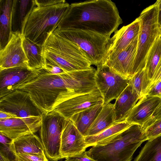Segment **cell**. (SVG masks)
Returning a JSON list of instances; mask_svg holds the SVG:
<instances>
[{"label":"cell","mask_w":161,"mask_h":161,"mask_svg":"<svg viewBox=\"0 0 161 161\" xmlns=\"http://www.w3.org/2000/svg\"><path fill=\"white\" fill-rule=\"evenodd\" d=\"M132 125L124 120L115 123L97 134L85 136L87 147L94 146L100 142L109 139Z\"/></svg>","instance_id":"25"},{"label":"cell","mask_w":161,"mask_h":161,"mask_svg":"<svg viewBox=\"0 0 161 161\" xmlns=\"http://www.w3.org/2000/svg\"><path fill=\"white\" fill-rule=\"evenodd\" d=\"M160 80H161V57L156 67L151 85L154 83Z\"/></svg>","instance_id":"38"},{"label":"cell","mask_w":161,"mask_h":161,"mask_svg":"<svg viewBox=\"0 0 161 161\" xmlns=\"http://www.w3.org/2000/svg\"><path fill=\"white\" fill-rule=\"evenodd\" d=\"M161 57V34L156 38L148 53L145 69L151 82Z\"/></svg>","instance_id":"27"},{"label":"cell","mask_w":161,"mask_h":161,"mask_svg":"<svg viewBox=\"0 0 161 161\" xmlns=\"http://www.w3.org/2000/svg\"><path fill=\"white\" fill-rule=\"evenodd\" d=\"M15 155L17 161H48L45 154H18Z\"/></svg>","instance_id":"31"},{"label":"cell","mask_w":161,"mask_h":161,"mask_svg":"<svg viewBox=\"0 0 161 161\" xmlns=\"http://www.w3.org/2000/svg\"><path fill=\"white\" fill-rule=\"evenodd\" d=\"M87 147L85 136L70 119H66L61 137L60 153L62 159L80 154L85 152Z\"/></svg>","instance_id":"14"},{"label":"cell","mask_w":161,"mask_h":161,"mask_svg":"<svg viewBox=\"0 0 161 161\" xmlns=\"http://www.w3.org/2000/svg\"><path fill=\"white\" fill-rule=\"evenodd\" d=\"M42 116L0 119V133L12 140L34 134L39 130Z\"/></svg>","instance_id":"12"},{"label":"cell","mask_w":161,"mask_h":161,"mask_svg":"<svg viewBox=\"0 0 161 161\" xmlns=\"http://www.w3.org/2000/svg\"><path fill=\"white\" fill-rule=\"evenodd\" d=\"M122 23L114 3L92 0L70 4L56 29L88 31L110 37Z\"/></svg>","instance_id":"2"},{"label":"cell","mask_w":161,"mask_h":161,"mask_svg":"<svg viewBox=\"0 0 161 161\" xmlns=\"http://www.w3.org/2000/svg\"><path fill=\"white\" fill-rule=\"evenodd\" d=\"M146 95L161 97V80L152 84L149 88Z\"/></svg>","instance_id":"33"},{"label":"cell","mask_w":161,"mask_h":161,"mask_svg":"<svg viewBox=\"0 0 161 161\" xmlns=\"http://www.w3.org/2000/svg\"><path fill=\"white\" fill-rule=\"evenodd\" d=\"M161 119V101L153 112L151 118L142 127V130L156 120Z\"/></svg>","instance_id":"34"},{"label":"cell","mask_w":161,"mask_h":161,"mask_svg":"<svg viewBox=\"0 0 161 161\" xmlns=\"http://www.w3.org/2000/svg\"><path fill=\"white\" fill-rule=\"evenodd\" d=\"M113 106L114 104L110 103L103 106L86 136L97 134L116 123Z\"/></svg>","instance_id":"23"},{"label":"cell","mask_w":161,"mask_h":161,"mask_svg":"<svg viewBox=\"0 0 161 161\" xmlns=\"http://www.w3.org/2000/svg\"></svg>","instance_id":"43"},{"label":"cell","mask_w":161,"mask_h":161,"mask_svg":"<svg viewBox=\"0 0 161 161\" xmlns=\"http://www.w3.org/2000/svg\"><path fill=\"white\" fill-rule=\"evenodd\" d=\"M0 111L10 113L17 118L41 116V111L33 102L29 93L16 89L0 98Z\"/></svg>","instance_id":"10"},{"label":"cell","mask_w":161,"mask_h":161,"mask_svg":"<svg viewBox=\"0 0 161 161\" xmlns=\"http://www.w3.org/2000/svg\"><path fill=\"white\" fill-rule=\"evenodd\" d=\"M23 46L28 60L29 68L32 70L43 69L46 64L43 46L35 43L24 36Z\"/></svg>","instance_id":"24"},{"label":"cell","mask_w":161,"mask_h":161,"mask_svg":"<svg viewBox=\"0 0 161 161\" xmlns=\"http://www.w3.org/2000/svg\"><path fill=\"white\" fill-rule=\"evenodd\" d=\"M148 141L133 161H161V135Z\"/></svg>","instance_id":"26"},{"label":"cell","mask_w":161,"mask_h":161,"mask_svg":"<svg viewBox=\"0 0 161 161\" xmlns=\"http://www.w3.org/2000/svg\"><path fill=\"white\" fill-rule=\"evenodd\" d=\"M17 118L15 115L8 113L0 111V119Z\"/></svg>","instance_id":"40"},{"label":"cell","mask_w":161,"mask_h":161,"mask_svg":"<svg viewBox=\"0 0 161 161\" xmlns=\"http://www.w3.org/2000/svg\"><path fill=\"white\" fill-rule=\"evenodd\" d=\"M30 2V0H21L19 1V10L21 21L20 32L23 35L25 27L26 19L28 12L31 8L28 9V7Z\"/></svg>","instance_id":"30"},{"label":"cell","mask_w":161,"mask_h":161,"mask_svg":"<svg viewBox=\"0 0 161 161\" xmlns=\"http://www.w3.org/2000/svg\"><path fill=\"white\" fill-rule=\"evenodd\" d=\"M66 159L68 161H96L88 156L86 151Z\"/></svg>","instance_id":"37"},{"label":"cell","mask_w":161,"mask_h":161,"mask_svg":"<svg viewBox=\"0 0 161 161\" xmlns=\"http://www.w3.org/2000/svg\"><path fill=\"white\" fill-rule=\"evenodd\" d=\"M161 101V97H159L143 96L139 100L125 120L142 127L151 119Z\"/></svg>","instance_id":"17"},{"label":"cell","mask_w":161,"mask_h":161,"mask_svg":"<svg viewBox=\"0 0 161 161\" xmlns=\"http://www.w3.org/2000/svg\"><path fill=\"white\" fill-rule=\"evenodd\" d=\"M100 103H103V99L97 89L92 92L78 95L65 100L59 104L53 110L66 119H70L75 114Z\"/></svg>","instance_id":"16"},{"label":"cell","mask_w":161,"mask_h":161,"mask_svg":"<svg viewBox=\"0 0 161 161\" xmlns=\"http://www.w3.org/2000/svg\"><path fill=\"white\" fill-rule=\"evenodd\" d=\"M138 36L125 49L106 56L102 64L108 66L124 78L130 79L133 76Z\"/></svg>","instance_id":"13"},{"label":"cell","mask_w":161,"mask_h":161,"mask_svg":"<svg viewBox=\"0 0 161 161\" xmlns=\"http://www.w3.org/2000/svg\"><path fill=\"white\" fill-rule=\"evenodd\" d=\"M140 97L129 83L115 100L113 108L116 123L125 120Z\"/></svg>","instance_id":"20"},{"label":"cell","mask_w":161,"mask_h":161,"mask_svg":"<svg viewBox=\"0 0 161 161\" xmlns=\"http://www.w3.org/2000/svg\"><path fill=\"white\" fill-rule=\"evenodd\" d=\"M140 25V21L138 17L130 24L115 31L110 38V46L107 56L119 52L128 47L138 36Z\"/></svg>","instance_id":"18"},{"label":"cell","mask_w":161,"mask_h":161,"mask_svg":"<svg viewBox=\"0 0 161 161\" xmlns=\"http://www.w3.org/2000/svg\"><path fill=\"white\" fill-rule=\"evenodd\" d=\"M158 21L161 26V0H158Z\"/></svg>","instance_id":"41"},{"label":"cell","mask_w":161,"mask_h":161,"mask_svg":"<svg viewBox=\"0 0 161 161\" xmlns=\"http://www.w3.org/2000/svg\"><path fill=\"white\" fill-rule=\"evenodd\" d=\"M66 118L53 110L42 115L40 140L45 155L51 161L62 159L60 153L61 137Z\"/></svg>","instance_id":"8"},{"label":"cell","mask_w":161,"mask_h":161,"mask_svg":"<svg viewBox=\"0 0 161 161\" xmlns=\"http://www.w3.org/2000/svg\"><path fill=\"white\" fill-rule=\"evenodd\" d=\"M142 130L147 141L161 135V119L156 120Z\"/></svg>","instance_id":"29"},{"label":"cell","mask_w":161,"mask_h":161,"mask_svg":"<svg viewBox=\"0 0 161 161\" xmlns=\"http://www.w3.org/2000/svg\"><path fill=\"white\" fill-rule=\"evenodd\" d=\"M97 67L95 80L103 99V106L116 100L126 87L130 80L126 79L104 64Z\"/></svg>","instance_id":"9"},{"label":"cell","mask_w":161,"mask_h":161,"mask_svg":"<svg viewBox=\"0 0 161 161\" xmlns=\"http://www.w3.org/2000/svg\"><path fill=\"white\" fill-rule=\"evenodd\" d=\"M10 145L0 144V157L4 161H17L16 155L10 150Z\"/></svg>","instance_id":"32"},{"label":"cell","mask_w":161,"mask_h":161,"mask_svg":"<svg viewBox=\"0 0 161 161\" xmlns=\"http://www.w3.org/2000/svg\"><path fill=\"white\" fill-rule=\"evenodd\" d=\"M23 38L24 35L20 31L12 32L8 43L0 50V70L15 67H28V60L23 46Z\"/></svg>","instance_id":"11"},{"label":"cell","mask_w":161,"mask_h":161,"mask_svg":"<svg viewBox=\"0 0 161 161\" xmlns=\"http://www.w3.org/2000/svg\"><path fill=\"white\" fill-rule=\"evenodd\" d=\"M41 69L18 67L0 70V98L11 93L16 86L35 78Z\"/></svg>","instance_id":"15"},{"label":"cell","mask_w":161,"mask_h":161,"mask_svg":"<svg viewBox=\"0 0 161 161\" xmlns=\"http://www.w3.org/2000/svg\"><path fill=\"white\" fill-rule=\"evenodd\" d=\"M64 0H34L36 5L39 7L49 6L65 2Z\"/></svg>","instance_id":"35"},{"label":"cell","mask_w":161,"mask_h":161,"mask_svg":"<svg viewBox=\"0 0 161 161\" xmlns=\"http://www.w3.org/2000/svg\"><path fill=\"white\" fill-rule=\"evenodd\" d=\"M13 153L45 154L40 139L34 134L22 136L12 140L10 145Z\"/></svg>","instance_id":"21"},{"label":"cell","mask_w":161,"mask_h":161,"mask_svg":"<svg viewBox=\"0 0 161 161\" xmlns=\"http://www.w3.org/2000/svg\"><path fill=\"white\" fill-rule=\"evenodd\" d=\"M89 84L88 77L83 70L53 74L42 69L35 78L16 86L14 91L28 92L42 114L53 111L65 100L87 93Z\"/></svg>","instance_id":"1"},{"label":"cell","mask_w":161,"mask_h":161,"mask_svg":"<svg viewBox=\"0 0 161 161\" xmlns=\"http://www.w3.org/2000/svg\"><path fill=\"white\" fill-rule=\"evenodd\" d=\"M43 69L53 74H60L66 72L59 67L47 63H46Z\"/></svg>","instance_id":"36"},{"label":"cell","mask_w":161,"mask_h":161,"mask_svg":"<svg viewBox=\"0 0 161 161\" xmlns=\"http://www.w3.org/2000/svg\"><path fill=\"white\" fill-rule=\"evenodd\" d=\"M129 83L141 98L145 95L152 82L144 68L135 74L130 79Z\"/></svg>","instance_id":"28"},{"label":"cell","mask_w":161,"mask_h":161,"mask_svg":"<svg viewBox=\"0 0 161 161\" xmlns=\"http://www.w3.org/2000/svg\"><path fill=\"white\" fill-rule=\"evenodd\" d=\"M27 18L23 35L33 42L43 46L49 36L57 28L69 5L65 2L45 7L37 6L34 0Z\"/></svg>","instance_id":"4"},{"label":"cell","mask_w":161,"mask_h":161,"mask_svg":"<svg viewBox=\"0 0 161 161\" xmlns=\"http://www.w3.org/2000/svg\"><path fill=\"white\" fill-rule=\"evenodd\" d=\"M46 63L55 65L65 72L92 69L84 52L75 44L51 33L43 46Z\"/></svg>","instance_id":"5"},{"label":"cell","mask_w":161,"mask_h":161,"mask_svg":"<svg viewBox=\"0 0 161 161\" xmlns=\"http://www.w3.org/2000/svg\"><path fill=\"white\" fill-rule=\"evenodd\" d=\"M103 107V103L97 104L73 115L70 119L84 136Z\"/></svg>","instance_id":"22"},{"label":"cell","mask_w":161,"mask_h":161,"mask_svg":"<svg viewBox=\"0 0 161 161\" xmlns=\"http://www.w3.org/2000/svg\"><path fill=\"white\" fill-rule=\"evenodd\" d=\"M65 161H68L66 159Z\"/></svg>","instance_id":"42"},{"label":"cell","mask_w":161,"mask_h":161,"mask_svg":"<svg viewBox=\"0 0 161 161\" xmlns=\"http://www.w3.org/2000/svg\"><path fill=\"white\" fill-rule=\"evenodd\" d=\"M53 33L78 46L91 65L97 67L102 64L107 56L110 37L90 31L80 30L56 29Z\"/></svg>","instance_id":"6"},{"label":"cell","mask_w":161,"mask_h":161,"mask_svg":"<svg viewBox=\"0 0 161 161\" xmlns=\"http://www.w3.org/2000/svg\"><path fill=\"white\" fill-rule=\"evenodd\" d=\"M146 141L142 127L132 124L86 152L88 156L96 161H131L135 151Z\"/></svg>","instance_id":"3"},{"label":"cell","mask_w":161,"mask_h":161,"mask_svg":"<svg viewBox=\"0 0 161 161\" xmlns=\"http://www.w3.org/2000/svg\"><path fill=\"white\" fill-rule=\"evenodd\" d=\"M138 18L141 25L134 63L133 75L145 68L149 50L157 37L161 34V26L158 21V1L144 9Z\"/></svg>","instance_id":"7"},{"label":"cell","mask_w":161,"mask_h":161,"mask_svg":"<svg viewBox=\"0 0 161 161\" xmlns=\"http://www.w3.org/2000/svg\"><path fill=\"white\" fill-rule=\"evenodd\" d=\"M12 140L8 137L0 133V144H10Z\"/></svg>","instance_id":"39"},{"label":"cell","mask_w":161,"mask_h":161,"mask_svg":"<svg viewBox=\"0 0 161 161\" xmlns=\"http://www.w3.org/2000/svg\"><path fill=\"white\" fill-rule=\"evenodd\" d=\"M17 2V0H0V50L6 45L11 38L13 32V17Z\"/></svg>","instance_id":"19"}]
</instances>
